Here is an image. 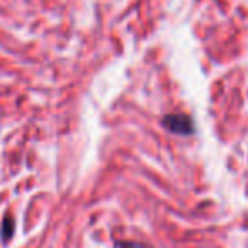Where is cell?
Instances as JSON below:
<instances>
[{
	"label": "cell",
	"instance_id": "obj_2",
	"mask_svg": "<svg viewBox=\"0 0 248 248\" xmlns=\"http://www.w3.org/2000/svg\"><path fill=\"white\" fill-rule=\"evenodd\" d=\"M117 248H150V247L138 243V241H121V243H117Z\"/></svg>",
	"mask_w": 248,
	"mask_h": 248
},
{
	"label": "cell",
	"instance_id": "obj_1",
	"mask_svg": "<svg viewBox=\"0 0 248 248\" xmlns=\"http://www.w3.org/2000/svg\"><path fill=\"white\" fill-rule=\"evenodd\" d=\"M163 126L175 135L187 136L194 133V123L187 114H169L163 117Z\"/></svg>",
	"mask_w": 248,
	"mask_h": 248
}]
</instances>
